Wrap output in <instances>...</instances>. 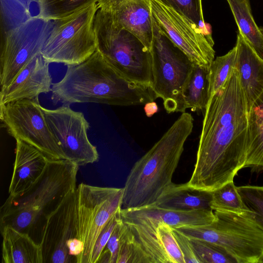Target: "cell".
<instances>
[{
  "mask_svg": "<svg viewBox=\"0 0 263 263\" xmlns=\"http://www.w3.org/2000/svg\"><path fill=\"white\" fill-rule=\"evenodd\" d=\"M248 112L235 68L204 109L196 160L187 185L212 192L245 167Z\"/></svg>",
  "mask_w": 263,
  "mask_h": 263,
  "instance_id": "obj_1",
  "label": "cell"
},
{
  "mask_svg": "<svg viewBox=\"0 0 263 263\" xmlns=\"http://www.w3.org/2000/svg\"><path fill=\"white\" fill-rule=\"evenodd\" d=\"M51 92L54 104L61 103L66 105L95 103L134 106L157 98L152 86L125 78L98 50L84 62L67 66L63 79L52 84Z\"/></svg>",
  "mask_w": 263,
  "mask_h": 263,
  "instance_id": "obj_2",
  "label": "cell"
},
{
  "mask_svg": "<svg viewBox=\"0 0 263 263\" xmlns=\"http://www.w3.org/2000/svg\"><path fill=\"white\" fill-rule=\"evenodd\" d=\"M184 112L132 168L123 187L121 209L155 204L173 183L172 178L193 128Z\"/></svg>",
  "mask_w": 263,
  "mask_h": 263,
  "instance_id": "obj_3",
  "label": "cell"
},
{
  "mask_svg": "<svg viewBox=\"0 0 263 263\" xmlns=\"http://www.w3.org/2000/svg\"><path fill=\"white\" fill-rule=\"evenodd\" d=\"M79 166L66 160H50L39 180L27 191L9 196L0 210V229L11 227L29 231L76 189ZM45 223V222H44Z\"/></svg>",
  "mask_w": 263,
  "mask_h": 263,
  "instance_id": "obj_4",
  "label": "cell"
},
{
  "mask_svg": "<svg viewBox=\"0 0 263 263\" xmlns=\"http://www.w3.org/2000/svg\"><path fill=\"white\" fill-rule=\"evenodd\" d=\"M94 29L97 50L115 70L130 81L152 85L151 51L136 35L117 25L100 9L95 16Z\"/></svg>",
  "mask_w": 263,
  "mask_h": 263,
  "instance_id": "obj_5",
  "label": "cell"
},
{
  "mask_svg": "<svg viewBox=\"0 0 263 263\" xmlns=\"http://www.w3.org/2000/svg\"><path fill=\"white\" fill-rule=\"evenodd\" d=\"M216 219L206 224L176 228L189 238L226 249L239 263H258L263 254V230L243 214L215 211Z\"/></svg>",
  "mask_w": 263,
  "mask_h": 263,
  "instance_id": "obj_6",
  "label": "cell"
},
{
  "mask_svg": "<svg viewBox=\"0 0 263 263\" xmlns=\"http://www.w3.org/2000/svg\"><path fill=\"white\" fill-rule=\"evenodd\" d=\"M151 49L152 88L168 113L185 112L183 91L194 63L160 29L153 18Z\"/></svg>",
  "mask_w": 263,
  "mask_h": 263,
  "instance_id": "obj_7",
  "label": "cell"
},
{
  "mask_svg": "<svg viewBox=\"0 0 263 263\" xmlns=\"http://www.w3.org/2000/svg\"><path fill=\"white\" fill-rule=\"evenodd\" d=\"M99 8L93 4L63 18L53 21V27L41 51L50 64L75 65L89 58L97 49L94 29Z\"/></svg>",
  "mask_w": 263,
  "mask_h": 263,
  "instance_id": "obj_8",
  "label": "cell"
},
{
  "mask_svg": "<svg viewBox=\"0 0 263 263\" xmlns=\"http://www.w3.org/2000/svg\"><path fill=\"white\" fill-rule=\"evenodd\" d=\"M77 187L46 216L40 244L43 263H79L84 246L78 238Z\"/></svg>",
  "mask_w": 263,
  "mask_h": 263,
  "instance_id": "obj_9",
  "label": "cell"
},
{
  "mask_svg": "<svg viewBox=\"0 0 263 263\" xmlns=\"http://www.w3.org/2000/svg\"><path fill=\"white\" fill-rule=\"evenodd\" d=\"M0 119L15 140L35 147L49 160L66 159L49 128L39 97L0 104Z\"/></svg>",
  "mask_w": 263,
  "mask_h": 263,
  "instance_id": "obj_10",
  "label": "cell"
},
{
  "mask_svg": "<svg viewBox=\"0 0 263 263\" xmlns=\"http://www.w3.org/2000/svg\"><path fill=\"white\" fill-rule=\"evenodd\" d=\"M78 238L84 250L79 263H89L101 231L121 209L123 188L100 187L83 183L77 187Z\"/></svg>",
  "mask_w": 263,
  "mask_h": 263,
  "instance_id": "obj_11",
  "label": "cell"
},
{
  "mask_svg": "<svg viewBox=\"0 0 263 263\" xmlns=\"http://www.w3.org/2000/svg\"><path fill=\"white\" fill-rule=\"evenodd\" d=\"M53 26L52 21L37 15L6 33L1 50V89L7 86L29 62L41 54Z\"/></svg>",
  "mask_w": 263,
  "mask_h": 263,
  "instance_id": "obj_12",
  "label": "cell"
},
{
  "mask_svg": "<svg viewBox=\"0 0 263 263\" xmlns=\"http://www.w3.org/2000/svg\"><path fill=\"white\" fill-rule=\"evenodd\" d=\"M42 109L49 128L67 160L79 166L98 160L97 147L87 136L89 123L82 112L74 111L66 105L53 109L42 106Z\"/></svg>",
  "mask_w": 263,
  "mask_h": 263,
  "instance_id": "obj_13",
  "label": "cell"
},
{
  "mask_svg": "<svg viewBox=\"0 0 263 263\" xmlns=\"http://www.w3.org/2000/svg\"><path fill=\"white\" fill-rule=\"evenodd\" d=\"M152 16L160 29L194 63L210 67L214 42L193 22L158 0H151Z\"/></svg>",
  "mask_w": 263,
  "mask_h": 263,
  "instance_id": "obj_14",
  "label": "cell"
},
{
  "mask_svg": "<svg viewBox=\"0 0 263 263\" xmlns=\"http://www.w3.org/2000/svg\"><path fill=\"white\" fill-rule=\"evenodd\" d=\"M97 5L115 24L132 32L151 50L154 32L151 0H99Z\"/></svg>",
  "mask_w": 263,
  "mask_h": 263,
  "instance_id": "obj_15",
  "label": "cell"
},
{
  "mask_svg": "<svg viewBox=\"0 0 263 263\" xmlns=\"http://www.w3.org/2000/svg\"><path fill=\"white\" fill-rule=\"evenodd\" d=\"M123 222L155 229L158 223H166L171 228L198 226L213 222L216 217L212 210L181 211L165 209L156 205L120 209Z\"/></svg>",
  "mask_w": 263,
  "mask_h": 263,
  "instance_id": "obj_16",
  "label": "cell"
},
{
  "mask_svg": "<svg viewBox=\"0 0 263 263\" xmlns=\"http://www.w3.org/2000/svg\"><path fill=\"white\" fill-rule=\"evenodd\" d=\"M49 63L41 54L29 62L6 87L1 89L0 104L39 97L51 91Z\"/></svg>",
  "mask_w": 263,
  "mask_h": 263,
  "instance_id": "obj_17",
  "label": "cell"
},
{
  "mask_svg": "<svg viewBox=\"0 0 263 263\" xmlns=\"http://www.w3.org/2000/svg\"><path fill=\"white\" fill-rule=\"evenodd\" d=\"M13 171L9 187V196H15L29 190L41 178L50 160L35 147L16 140Z\"/></svg>",
  "mask_w": 263,
  "mask_h": 263,
  "instance_id": "obj_18",
  "label": "cell"
},
{
  "mask_svg": "<svg viewBox=\"0 0 263 263\" xmlns=\"http://www.w3.org/2000/svg\"><path fill=\"white\" fill-rule=\"evenodd\" d=\"M235 68L246 100L248 112L263 93V60L238 32Z\"/></svg>",
  "mask_w": 263,
  "mask_h": 263,
  "instance_id": "obj_19",
  "label": "cell"
},
{
  "mask_svg": "<svg viewBox=\"0 0 263 263\" xmlns=\"http://www.w3.org/2000/svg\"><path fill=\"white\" fill-rule=\"evenodd\" d=\"M2 263H43L41 247L27 233L11 227L0 229Z\"/></svg>",
  "mask_w": 263,
  "mask_h": 263,
  "instance_id": "obj_20",
  "label": "cell"
},
{
  "mask_svg": "<svg viewBox=\"0 0 263 263\" xmlns=\"http://www.w3.org/2000/svg\"><path fill=\"white\" fill-rule=\"evenodd\" d=\"M211 200L212 192L194 189L186 183L179 184L173 183L154 205L181 211L212 210Z\"/></svg>",
  "mask_w": 263,
  "mask_h": 263,
  "instance_id": "obj_21",
  "label": "cell"
},
{
  "mask_svg": "<svg viewBox=\"0 0 263 263\" xmlns=\"http://www.w3.org/2000/svg\"><path fill=\"white\" fill-rule=\"evenodd\" d=\"M238 32L263 60V27L256 23L249 0H226Z\"/></svg>",
  "mask_w": 263,
  "mask_h": 263,
  "instance_id": "obj_22",
  "label": "cell"
},
{
  "mask_svg": "<svg viewBox=\"0 0 263 263\" xmlns=\"http://www.w3.org/2000/svg\"><path fill=\"white\" fill-rule=\"evenodd\" d=\"M248 152L245 167L263 168V93L248 116Z\"/></svg>",
  "mask_w": 263,
  "mask_h": 263,
  "instance_id": "obj_23",
  "label": "cell"
},
{
  "mask_svg": "<svg viewBox=\"0 0 263 263\" xmlns=\"http://www.w3.org/2000/svg\"><path fill=\"white\" fill-rule=\"evenodd\" d=\"M210 67L194 63L183 95L186 108L192 111L204 110L209 100Z\"/></svg>",
  "mask_w": 263,
  "mask_h": 263,
  "instance_id": "obj_24",
  "label": "cell"
},
{
  "mask_svg": "<svg viewBox=\"0 0 263 263\" xmlns=\"http://www.w3.org/2000/svg\"><path fill=\"white\" fill-rule=\"evenodd\" d=\"M125 223L134 233L148 263H170L156 228H148L132 223Z\"/></svg>",
  "mask_w": 263,
  "mask_h": 263,
  "instance_id": "obj_25",
  "label": "cell"
},
{
  "mask_svg": "<svg viewBox=\"0 0 263 263\" xmlns=\"http://www.w3.org/2000/svg\"><path fill=\"white\" fill-rule=\"evenodd\" d=\"M99 0H38L39 16L49 21L68 17Z\"/></svg>",
  "mask_w": 263,
  "mask_h": 263,
  "instance_id": "obj_26",
  "label": "cell"
},
{
  "mask_svg": "<svg viewBox=\"0 0 263 263\" xmlns=\"http://www.w3.org/2000/svg\"><path fill=\"white\" fill-rule=\"evenodd\" d=\"M236 46L226 54L216 57L212 62L209 73V99L224 84L235 68Z\"/></svg>",
  "mask_w": 263,
  "mask_h": 263,
  "instance_id": "obj_27",
  "label": "cell"
},
{
  "mask_svg": "<svg viewBox=\"0 0 263 263\" xmlns=\"http://www.w3.org/2000/svg\"><path fill=\"white\" fill-rule=\"evenodd\" d=\"M211 208L214 211L242 214L247 210L234 181L212 192Z\"/></svg>",
  "mask_w": 263,
  "mask_h": 263,
  "instance_id": "obj_28",
  "label": "cell"
},
{
  "mask_svg": "<svg viewBox=\"0 0 263 263\" xmlns=\"http://www.w3.org/2000/svg\"><path fill=\"white\" fill-rule=\"evenodd\" d=\"M247 210L242 213L263 230V186H237Z\"/></svg>",
  "mask_w": 263,
  "mask_h": 263,
  "instance_id": "obj_29",
  "label": "cell"
},
{
  "mask_svg": "<svg viewBox=\"0 0 263 263\" xmlns=\"http://www.w3.org/2000/svg\"><path fill=\"white\" fill-rule=\"evenodd\" d=\"M189 238L200 263H239L222 247L201 239Z\"/></svg>",
  "mask_w": 263,
  "mask_h": 263,
  "instance_id": "obj_30",
  "label": "cell"
},
{
  "mask_svg": "<svg viewBox=\"0 0 263 263\" xmlns=\"http://www.w3.org/2000/svg\"><path fill=\"white\" fill-rule=\"evenodd\" d=\"M195 23L207 36L212 37L210 26L204 22L201 0H158Z\"/></svg>",
  "mask_w": 263,
  "mask_h": 263,
  "instance_id": "obj_31",
  "label": "cell"
},
{
  "mask_svg": "<svg viewBox=\"0 0 263 263\" xmlns=\"http://www.w3.org/2000/svg\"><path fill=\"white\" fill-rule=\"evenodd\" d=\"M126 228L127 224L122 219L113 231L98 262L117 263L121 239Z\"/></svg>",
  "mask_w": 263,
  "mask_h": 263,
  "instance_id": "obj_32",
  "label": "cell"
},
{
  "mask_svg": "<svg viewBox=\"0 0 263 263\" xmlns=\"http://www.w3.org/2000/svg\"><path fill=\"white\" fill-rule=\"evenodd\" d=\"M120 209L105 224L94 245L89 263H97L113 231L122 220Z\"/></svg>",
  "mask_w": 263,
  "mask_h": 263,
  "instance_id": "obj_33",
  "label": "cell"
},
{
  "mask_svg": "<svg viewBox=\"0 0 263 263\" xmlns=\"http://www.w3.org/2000/svg\"><path fill=\"white\" fill-rule=\"evenodd\" d=\"M136 248L135 235L127 225L121 239L117 263H134Z\"/></svg>",
  "mask_w": 263,
  "mask_h": 263,
  "instance_id": "obj_34",
  "label": "cell"
},
{
  "mask_svg": "<svg viewBox=\"0 0 263 263\" xmlns=\"http://www.w3.org/2000/svg\"><path fill=\"white\" fill-rule=\"evenodd\" d=\"M185 263H200L189 237L176 228H172Z\"/></svg>",
  "mask_w": 263,
  "mask_h": 263,
  "instance_id": "obj_35",
  "label": "cell"
},
{
  "mask_svg": "<svg viewBox=\"0 0 263 263\" xmlns=\"http://www.w3.org/2000/svg\"><path fill=\"white\" fill-rule=\"evenodd\" d=\"M144 110L147 117H151L158 111V107L155 101L148 102L144 104Z\"/></svg>",
  "mask_w": 263,
  "mask_h": 263,
  "instance_id": "obj_36",
  "label": "cell"
},
{
  "mask_svg": "<svg viewBox=\"0 0 263 263\" xmlns=\"http://www.w3.org/2000/svg\"><path fill=\"white\" fill-rule=\"evenodd\" d=\"M263 263V254L261 255V256H260V257L259 258L258 261V263Z\"/></svg>",
  "mask_w": 263,
  "mask_h": 263,
  "instance_id": "obj_37",
  "label": "cell"
}]
</instances>
